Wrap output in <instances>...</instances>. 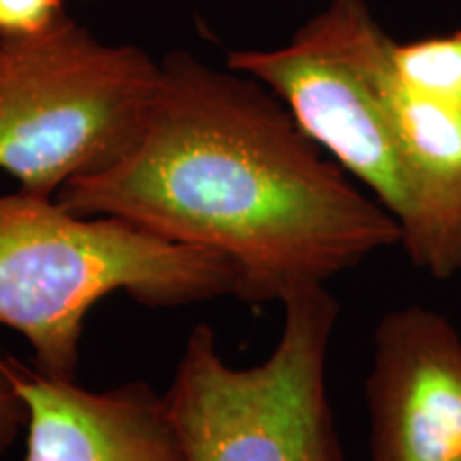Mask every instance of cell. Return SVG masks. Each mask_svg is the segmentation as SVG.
Here are the masks:
<instances>
[{"label": "cell", "instance_id": "obj_4", "mask_svg": "<svg viewBox=\"0 0 461 461\" xmlns=\"http://www.w3.org/2000/svg\"><path fill=\"white\" fill-rule=\"evenodd\" d=\"M158 77L146 50L101 41L71 17L0 41V171L24 193L56 197L105 169L140 132Z\"/></svg>", "mask_w": 461, "mask_h": 461}, {"label": "cell", "instance_id": "obj_6", "mask_svg": "<svg viewBox=\"0 0 461 461\" xmlns=\"http://www.w3.org/2000/svg\"><path fill=\"white\" fill-rule=\"evenodd\" d=\"M366 400L370 461H461V336L451 321L423 305L384 314Z\"/></svg>", "mask_w": 461, "mask_h": 461}, {"label": "cell", "instance_id": "obj_11", "mask_svg": "<svg viewBox=\"0 0 461 461\" xmlns=\"http://www.w3.org/2000/svg\"><path fill=\"white\" fill-rule=\"evenodd\" d=\"M28 411L24 397L15 384L11 357L0 355V457L14 447L17 436L26 429Z\"/></svg>", "mask_w": 461, "mask_h": 461}, {"label": "cell", "instance_id": "obj_5", "mask_svg": "<svg viewBox=\"0 0 461 461\" xmlns=\"http://www.w3.org/2000/svg\"><path fill=\"white\" fill-rule=\"evenodd\" d=\"M227 67L272 90L299 129L370 190L417 267L436 280L461 272V222L412 167L370 75L314 15L280 48L229 51Z\"/></svg>", "mask_w": 461, "mask_h": 461}, {"label": "cell", "instance_id": "obj_7", "mask_svg": "<svg viewBox=\"0 0 461 461\" xmlns=\"http://www.w3.org/2000/svg\"><path fill=\"white\" fill-rule=\"evenodd\" d=\"M11 363L28 411L26 461H188L165 393L152 384L90 391Z\"/></svg>", "mask_w": 461, "mask_h": 461}, {"label": "cell", "instance_id": "obj_8", "mask_svg": "<svg viewBox=\"0 0 461 461\" xmlns=\"http://www.w3.org/2000/svg\"><path fill=\"white\" fill-rule=\"evenodd\" d=\"M376 86L414 169L461 222V109L408 90L389 65V41L366 0H327L314 15Z\"/></svg>", "mask_w": 461, "mask_h": 461}, {"label": "cell", "instance_id": "obj_10", "mask_svg": "<svg viewBox=\"0 0 461 461\" xmlns=\"http://www.w3.org/2000/svg\"><path fill=\"white\" fill-rule=\"evenodd\" d=\"M67 17L65 0H0V41L37 37Z\"/></svg>", "mask_w": 461, "mask_h": 461}, {"label": "cell", "instance_id": "obj_3", "mask_svg": "<svg viewBox=\"0 0 461 461\" xmlns=\"http://www.w3.org/2000/svg\"><path fill=\"white\" fill-rule=\"evenodd\" d=\"M278 344L233 367L205 322L184 342L165 402L188 461H344L327 393V355L339 316L327 286L285 302Z\"/></svg>", "mask_w": 461, "mask_h": 461}, {"label": "cell", "instance_id": "obj_1", "mask_svg": "<svg viewBox=\"0 0 461 461\" xmlns=\"http://www.w3.org/2000/svg\"><path fill=\"white\" fill-rule=\"evenodd\" d=\"M82 216H118L233 265V297L282 303L402 244L395 218L299 129L250 75L188 51L160 60L152 105L105 169L56 194Z\"/></svg>", "mask_w": 461, "mask_h": 461}, {"label": "cell", "instance_id": "obj_2", "mask_svg": "<svg viewBox=\"0 0 461 461\" xmlns=\"http://www.w3.org/2000/svg\"><path fill=\"white\" fill-rule=\"evenodd\" d=\"M235 269L118 216H82L56 197L0 194V325L31 344L34 370L77 380L90 310L124 293L148 308L233 295Z\"/></svg>", "mask_w": 461, "mask_h": 461}, {"label": "cell", "instance_id": "obj_9", "mask_svg": "<svg viewBox=\"0 0 461 461\" xmlns=\"http://www.w3.org/2000/svg\"><path fill=\"white\" fill-rule=\"evenodd\" d=\"M389 65L414 95L461 109V28L408 43L391 39Z\"/></svg>", "mask_w": 461, "mask_h": 461}]
</instances>
